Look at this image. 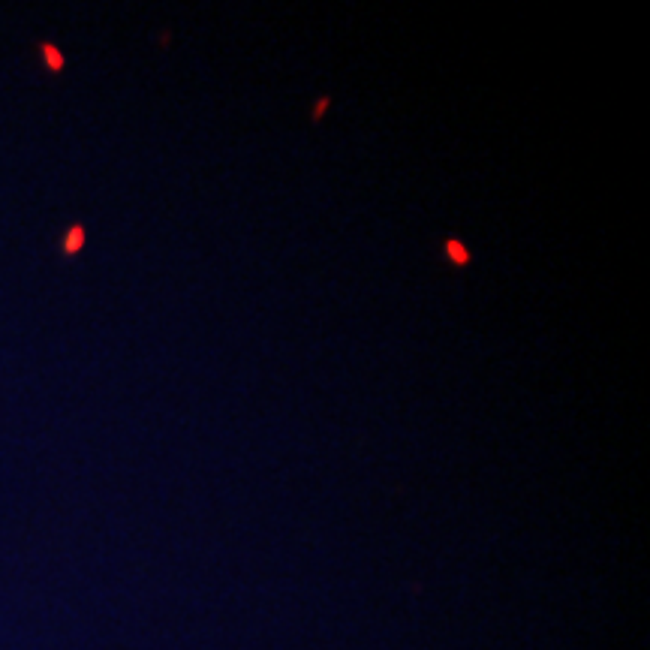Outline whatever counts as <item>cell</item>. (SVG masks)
Wrapping results in <instances>:
<instances>
[{
	"instance_id": "cell-4",
	"label": "cell",
	"mask_w": 650,
	"mask_h": 650,
	"mask_svg": "<svg viewBox=\"0 0 650 650\" xmlns=\"http://www.w3.org/2000/svg\"><path fill=\"white\" fill-rule=\"evenodd\" d=\"M325 109H328V100H320V102H316V109H313V117H322Z\"/></svg>"
},
{
	"instance_id": "cell-3",
	"label": "cell",
	"mask_w": 650,
	"mask_h": 650,
	"mask_svg": "<svg viewBox=\"0 0 650 650\" xmlns=\"http://www.w3.org/2000/svg\"><path fill=\"white\" fill-rule=\"evenodd\" d=\"M39 49H43V54H45V63H49V69H63V54L54 49V45L45 43V45H39Z\"/></svg>"
},
{
	"instance_id": "cell-1",
	"label": "cell",
	"mask_w": 650,
	"mask_h": 650,
	"mask_svg": "<svg viewBox=\"0 0 650 650\" xmlns=\"http://www.w3.org/2000/svg\"><path fill=\"white\" fill-rule=\"evenodd\" d=\"M446 256L451 259V262H458V265L470 262V250H467L461 241H455V238H449V241H446Z\"/></svg>"
},
{
	"instance_id": "cell-2",
	"label": "cell",
	"mask_w": 650,
	"mask_h": 650,
	"mask_svg": "<svg viewBox=\"0 0 650 650\" xmlns=\"http://www.w3.org/2000/svg\"><path fill=\"white\" fill-rule=\"evenodd\" d=\"M82 244H85V229H82V226H73V229L67 232V238H63V250L73 256V253L82 250Z\"/></svg>"
}]
</instances>
